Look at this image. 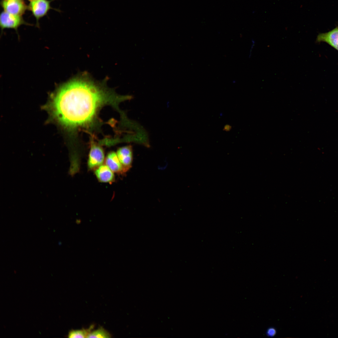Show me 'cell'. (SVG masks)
I'll return each instance as SVG.
<instances>
[{
    "instance_id": "4fadbf2b",
    "label": "cell",
    "mask_w": 338,
    "mask_h": 338,
    "mask_svg": "<svg viewBox=\"0 0 338 338\" xmlns=\"http://www.w3.org/2000/svg\"><path fill=\"white\" fill-rule=\"evenodd\" d=\"M231 126L229 125H226L225 126L223 130L227 131H229L231 129Z\"/></svg>"
},
{
    "instance_id": "7c38bea8",
    "label": "cell",
    "mask_w": 338,
    "mask_h": 338,
    "mask_svg": "<svg viewBox=\"0 0 338 338\" xmlns=\"http://www.w3.org/2000/svg\"><path fill=\"white\" fill-rule=\"evenodd\" d=\"M276 330L275 328L270 327L267 329L266 334L268 336L272 337L276 335Z\"/></svg>"
},
{
    "instance_id": "7a4b0ae2",
    "label": "cell",
    "mask_w": 338,
    "mask_h": 338,
    "mask_svg": "<svg viewBox=\"0 0 338 338\" xmlns=\"http://www.w3.org/2000/svg\"><path fill=\"white\" fill-rule=\"evenodd\" d=\"M104 159L102 148L96 144L91 142L87 162L88 169L90 170L96 169L102 165Z\"/></svg>"
},
{
    "instance_id": "3957f363",
    "label": "cell",
    "mask_w": 338,
    "mask_h": 338,
    "mask_svg": "<svg viewBox=\"0 0 338 338\" xmlns=\"http://www.w3.org/2000/svg\"><path fill=\"white\" fill-rule=\"evenodd\" d=\"M25 23L21 16L11 14L4 11L0 14V25L2 29L10 28L17 30L19 26Z\"/></svg>"
},
{
    "instance_id": "30bf717a",
    "label": "cell",
    "mask_w": 338,
    "mask_h": 338,
    "mask_svg": "<svg viewBox=\"0 0 338 338\" xmlns=\"http://www.w3.org/2000/svg\"><path fill=\"white\" fill-rule=\"evenodd\" d=\"M92 327H90L89 329L72 330L69 333L68 337L69 338H87V337L91 332Z\"/></svg>"
},
{
    "instance_id": "5b68a950",
    "label": "cell",
    "mask_w": 338,
    "mask_h": 338,
    "mask_svg": "<svg viewBox=\"0 0 338 338\" xmlns=\"http://www.w3.org/2000/svg\"><path fill=\"white\" fill-rule=\"evenodd\" d=\"M116 154L125 173L132 166L133 161L132 147L127 146L120 147L117 150Z\"/></svg>"
},
{
    "instance_id": "5bb4252c",
    "label": "cell",
    "mask_w": 338,
    "mask_h": 338,
    "mask_svg": "<svg viewBox=\"0 0 338 338\" xmlns=\"http://www.w3.org/2000/svg\"><path fill=\"white\" fill-rule=\"evenodd\" d=\"M28 0L30 2H33V1H37V0Z\"/></svg>"
},
{
    "instance_id": "8fae6325",
    "label": "cell",
    "mask_w": 338,
    "mask_h": 338,
    "mask_svg": "<svg viewBox=\"0 0 338 338\" xmlns=\"http://www.w3.org/2000/svg\"><path fill=\"white\" fill-rule=\"evenodd\" d=\"M110 334L104 328L100 327L98 329L91 331L88 335L87 338H105L111 337Z\"/></svg>"
},
{
    "instance_id": "277c9868",
    "label": "cell",
    "mask_w": 338,
    "mask_h": 338,
    "mask_svg": "<svg viewBox=\"0 0 338 338\" xmlns=\"http://www.w3.org/2000/svg\"><path fill=\"white\" fill-rule=\"evenodd\" d=\"M1 5L4 11L21 16L27 8V6L22 0H3Z\"/></svg>"
},
{
    "instance_id": "8992f818",
    "label": "cell",
    "mask_w": 338,
    "mask_h": 338,
    "mask_svg": "<svg viewBox=\"0 0 338 338\" xmlns=\"http://www.w3.org/2000/svg\"><path fill=\"white\" fill-rule=\"evenodd\" d=\"M50 1L38 0L32 2L29 8L37 20L45 15L50 8Z\"/></svg>"
},
{
    "instance_id": "52a82bcc",
    "label": "cell",
    "mask_w": 338,
    "mask_h": 338,
    "mask_svg": "<svg viewBox=\"0 0 338 338\" xmlns=\"http://www.w3.org/2000/svg\"><path fill=\"white\" fill-rule=\"evenodd\" d=\"M113 172L106 165H102L95 171V175L98 180L104 183L113 182L115 180Z\"/></svg>"
},
{
    "instance_id": "6da1fadb",
    "label": "cell",
    "mask_w": 338,
    "mask_h": 338,
    "mask_svg": "<svg viewBox=\"0 0 338 338\" xmlns=\"http://www.w3.org/2000/svg\"><path fill=\"white\" fill-rule=\"evenodd\" d=\"M105 84L86 73L76 76L60 86L52 96L49 105L52 116L67 128L89 124L101 106L125 98L116 95Z\"/></svg>"
},
{
    "instance_id": "ba28073f",
    "label": "cell",
    "mask_w": 338,
    "mask_h": 338,
    "mask_svg": "<svg viewBox=\"0 0 338 338\" xmlns=\"http://www.w3.org/2000/svg\"><path fill=\"white\" fill-rule=\"evenodd\" d=\"M316 41L325 42L338 50V27L328 32L319 34Z\"/></svg>"
},
{
    "instance_id": "9c48e42d",
    "label": "cell",
    "mask_w": 338,
    "mask_h": 338,
    "mask_svg": "<svg viewBox=\"0 0 338 338\" xmlns=\"http://www.w3.org/2000/svg\"><path fill=\"white\" fill-rule=\"evenodd\" d=\"M105 165L113 172L120 174L125 173L122 166L115 152L111 151L108 154L105 159Z\"/></svg>"
}]
</instances>
